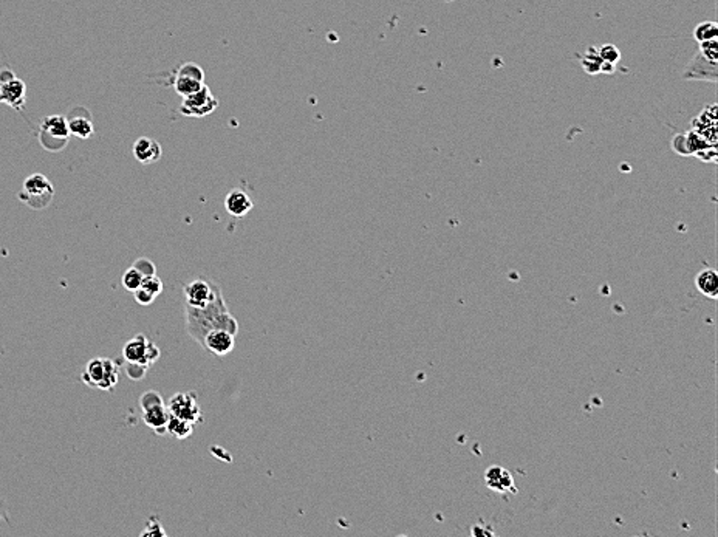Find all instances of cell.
<instances>
[{
  "mask_svg": "<svg viewBox=\"0 0 718 537\" xmlns=\"http://www.w3.org/2000/svg\"><path fill=\"white\" fill-rule=\"evenodd\" d=\"M6 520L8 522V505H6V502L4 500L2 497H0V522Z\"/></svg>",
  "mask_w": 718,
  "mask_h": 537,
  "instance_id": "d590c367",
  "label": "cell"
},
{
  "mask_svg": "<svg viewBox=\"0 0 718 537\" xmlns=\"http://www.w3.org/2000/svg\"><path fill=\"white\" fill-rule=\"evenodd\" d=\"M602 65V58L598 51V47H588L582 56H580V67L587 75H599Z\"/></svg>",
  "mask_w": 718,
  "mask_h": 537,
  "instance_id": "ffe728a7",
  "label": "cell"
},
{
  "mask_svg": "<svg viewBox=\"0 0 718 537\" xmlns=\"http://www.w3.org/2000/svg\"><path fill=\"white\" fill-rule=\"evenodd\" d=\"M169 417H171V413H169V410H167V406H164V404H158V406H154V408L143 410V421L146 423V426H149L152 431H155L158 435L167 434L166 426H167V421H169Z\"/></svg>",
  "mask_w": 718,
  "mask_h": 537,
  "instance_id": "9a60e30c",
  "label": "cell"
},
{
  "mask_svg": "<svg viewBox=\"0 0 718 537\" xmlns=\"http://www.w3.org/2000/svg\"><path fill=\"white\" fill-rule=\"evenodd\" d=\"M19 200L30 209H47L55 198V186L44 174L28 175L19 193Z\"/></svg>",
  "mask_w": 718,
  "mask_h": 537,
  "instance_id": "7a4b0ae2",
  "label": "cell"
},
{
  "mask_svg": "<svg viewBox=\"0 0 718 537\" xmlns=\"http://www.w3.org/2000/svg\"><path fill=\"white\" fill-rule=\"evenodd\" d=\"M220 285L217 282L208 278H197L192 282L183 285V295H185V304L195 306V309H203L209 305L217 293L220 291Z\"/></svg>",
  "mask_w": 718,
  "mask_h": 537,
  "instance_id": "5b68a950",
  "label": "cell"
},
{
  "mask_svg": "<svg viewBox=\"0 0 718 537\" xmlns=\"http://www.w3.org/2000/svg\"><path fill=\"white\" fill-rule=\"evenodd\" d=\"M686 143H687V150H689V155L695 157L697 153L705 149L706 145H709V143L703 138L701 135H698L695 130H689V132H686Z\"/></svg>",
  "mask_w": 718,
  "mask_h": 537,
  "instance_id": "cb8c5ba5",
  "label": "cell"
},
{
  "mask_svg": "<svg viewBox=\"0 0 718 537\" xmlns=\"http://www.w3.org/2000/svg\"><path fill=\"white\" fill-rule=\"evenodd\" d=\"M84 384L91 389L112 390L118 384L119 369L117 361L109 358H93L84 367L81 373Z\"/></svg>",
  "mask_w": 718,
  "mask_h": 537,
  "instance_id": "3957f363",
  "label": "cell"
},
{
  "mask_svg": "<svg viewBox=\"0 0 718 537\" xmlns=\"http://www.w3.org/2000/svg\"><path fill=\"white\" fill-rule=\"evenodd\" d=\"M163 150L158 141L148 136H141L133 143V157L141 164H154L162 158Z\"/></svg>",
  "mask_w": 718,
  "mask_h": 537,
  "instance_id": "5bb4252c",
  "label": "cell"
},
{
  "mask_svg": "<svg viewBox=\"0 0 718 537\" xmlns=\"http://www.w3.org/2000/svg\"><path fill=\"white\" fill-rule=\"evenodd\" d=\"M148 367L146 365H141L138 363H126V373L127 377L133 380V381H140L143 380L144 377H146L148 373Z\"/></svg>",
  "mask_w": 718,
  "mask_h": 537,
  "instance_id": "1f68e13d",
  "label": "cell"
},
{
  "mask_svg": "<svg viewBox=\"0 0 718 537\" xmlns=\"http://www.w3.org/2000/svg\"><path fill=\"white\" fill-rule=\"evenodd\" d=\"M254 208V203L251 200V197L242 189H233L229 190L228 195L225 197V209L228 211L229 216L235 219H242L248 216V212Z\"/></svg>",
  "mask_w": 718,
  "mask_h": 537,
  "instance_id": "4fadbf2b",
  "label": "cell"
},
{
  "mask_svg": "<svg viewBox=\"0 0 718 537\" xmlns=\"http://www.w3.org/2000/svg\"><path fill=\"white\" fill-rule=\"evenodd\" d=\"M700 53L709 60L718 63V39H710L700 42Z\"/></svg>",
  "mask_w": 718,
  "mask_h": 537,
  "instance_id": "f546056e",
  "label": "cell"
},
{
  "mask_svg": "<svg viewBox=\"0 0 718 537\" xmlns=\"http://www.w3.org/2000/svg\"><path fill=\"white\" fill-rule=\"evenodd\" d=\"M203 86H204L203 81H198L195 78H190V76H188V75L175 72L174 89L181 98H186L189 95L195 93V91L200 90Z\"/></svg>",
  "mask_w": 718,
  "mask_h": 537,
  "instance_id": "d6986e66",
  "label": "cell"
},
{
  "mask_svg": "<svg viewBox=\"0 0 718 537\" xmlns=\"http://www.w3.org/2000/svg\"><path fill=\"white\" fill-rule=\"evenodd\" d=\"M140 288H144L146 291H149L150 295H154L155 297H158L159 295L163 293V282H162V279L158 278L157 274H154V276H149V278H144Z\"/></svg>",
  "mask_w": 718,
  "mask_h": 537,
  "instance_id": "83f0119b",
  "label": "cell"
},
{
  "mask_svg": "<svg viewBox=\"0 0 718 537\" xmlns=\"http://www.w3.org/2000/svg\"><path fill=\"white\" fill-rule=\"evenodd\" d=\"M141 536L143 537H146V536H149V537H166L167 533L164 531L162 522L158 520V517L157 516H152L148 520L146 526H144V529L141 531Z\"/></svg>",
  "mask_w": 718,
  "mask_h": 537,
  "instance_id": "d4e9b609",
  "label": "cell"
},
{
  "mask_svg": "<svg viewBox=\"0 0 718 537\" xmlns=\"http://www.w3.org/2000/svg\"><path fill=\"white\" fill-rule=\"evenodd\" d=\"M598 51H599L602 60H606V63L618 64L621 60V51L615 44H604L602 47L598 48Z\"/></svg>",
  "mask_w": 718,
  "mask_h": 537,
  "instance_id": "484cf974",
  "label": "cell"
},
{
  "mask_svg": "<svg viewBox=\"0 0 718 537\" xmlns=\"http://www.w3.org/2000/svg\"><path fill=\"white\" fill-rule=\"evenodd\" d=\"M681 78L684 81H705L715 84L718 79V63L709 60L698 51L686 65Z\"/></svg>",
  "mask_w": 718,
  "mask_h": 537,
  "instance_id": "ba28073f",
  "label": "cell"
},
{
  "mask_svg": "<svg viewBox=\"0 0 718 537\" xmlns=\"http://www.w3.org/2000/svg\"><path fill=\"white\" fill-rule=\"evenodd\" d=\"M693 39L700 42L710 41V39H718V24L714 20H706L701 22L697 27L693 28Z\"/></svg>",
  "mask_w": 718,
  "mask_h": 537,
  "instance_id": "7402d4cb",
  "label": "cell"
},
{
  "mask_svg": "<svg viewBox=\"0 0 718 537\" xmlns=\"http://www.w3.org/2000/svg\"><path fill=\"white\" fill-rule=\"evenodd\" d=\"M68 122V130H70V135H74L79 140H89L95 132L93 122L89 117V112L86 115H76L74 117L67 118Z\"/></svg>",
  "mask_w": 718,
  "mask_h": 537,
  "instance_id": "ac0fdd59",
  "label": "cell"
},
{
  "mask_svg": "<svg viewBox=\"0 0 718 537\" xmlns=\"http://www.w3.org/2000/svg\"><path fill=\"white\" fill-rule=\"evenodd\" d=\"M485 483L486 486L490 488L494 493L499 494H516L517 488L513 479V474H511L507 467L503 466H490L485 471Z\"/></svg>",
  "mask_w": 718,
  "mask_h": 537,
  "instance_id": "30bf717a",
  "label": "cell"
},
{
  "mask_svg": "<svg viewBox=\"0 0 718 537\" xmlns=\"http://www.w3.org/2000/svg\"><path fill=\"white\" fill-rule=\"evenodd\" d=\"M717 155H718L717 144H709L705 149H701L695 157H698L701 161H705V163H715Z\"/></svg>",
  "mask_w": 718,
  "mask_h": 537,
  "instance_id": "836d02e7",
  "label": "cell"
},
{
  "mask_svg": "<svg viewBox=\"0 0 718 537\" xmlns=\"http://www.w3.org/2000/svg\"><path fill=\"white\" fill-rule=\"evenodd\" d=\"M194 426L195 425L190 423V421H186V420H181V418H177V417L171 415L169 421H167L166 431H167V434L174 435L175 439L185 440V439H189V436L192 435Z\"/></svg>",
  "mask_w": 718,
  "mask_h": 537,
  "instance_id": "44dd1931",
  "label": "cell"
},
{
  "mask_svg": "<svg viewBox=\"0 0 718 537\" xmlns=\"http://www.w3.org/2000/svg\"><path fill=\"white\" fill-rule=\"evenodd\" d=\"M159 356H162V350H159V347L154 341L149 339L148 347H146V353H144V358H143L141 364L146 365L148 369H150V367L158 361Z\"/></svg>",
  "mask_w": 718,
  "mask_h": 537,
  "instance_id": "4316f807",
  "label": "cell"
},
{
  "mask_svg": "<svg viewBox=\"0 0 718 537\" xmlns=\"http://www.w3.org/2000/svg\"><path fill=\"white\" fill-rule=\"evenodd\" d=\"M0 101L8 104L16 110H22L27 101V86L25 82L16 78L0 82Z\"/></svg>",
  "mask_w": 718,
  "mask_h": 537,
  "instance_id": "8fae6325",
  "label": "cell"
},
{
  "mask_svg": "<svg viewBox=\"0 0 718 537\" xmlns=\"http://www.w3.org/2000/svg\"><path fill=\"white\" fill-rule=\"evenodd\" d=\"M616 72V64H612V63H606V60H602V65H601V73L604 75H613Z\"/></svg>",
  "mask_w": 718,
  "mask_h": 537,
  "instance_id": "8d00e7d4",
  "label": "cell"
},
{
  "mask_svg": "<svg viewBox=\"0 0 718 537\" xmlns=\"http://www.w3.org/2000/svg\"><path fill=\"white\" fill-rule=\"evenodd\" d=\"M672 149H674L678 155L681 157H691L689 150H687V143H686V134H677L672 138Z\"/></svg>",
  "mask_w": 718,
  "mask_h": 537,
  "instance_id": "d6a6232c",
  "label": "cell"
},
{
  "mask_svg": "<svg viewBox=\"0 0 718 537\" xmlns=\"http://www.w3.org/2000/svg\"><path fill=\"white\" fill-rule=\"evenodd\" d=\"M218 107V99L212 95L211 89L204 86L195 91V93L183 98V104L180 107V112L185 115V117L190 118H203L208 117L214 110Z\"/></svg>",
  "mask_w": 718,
  "mask_h": 537,
  "instance_id": "8992f818",
  "label": "cell"
},
{
  "mask_svg": "<svg viewBox=\"0 0 718 537\" xmlns=\"http://www.w3.org/2000/svg\"><path fill=\"white\" fill-rule=\"evenodd\" d=\"M185 327L186 333L200 347L203 345L206 333L211 332V330L221 328L233 333L234 336L239 333V322L233 316L231 311L228 310L221 290L217 293L216 299L209 305L203 306V309H195V306L185 304Z\"/></svg>",
  "mask_w": 718,
  "mask_h": 537,
  "instance_id": "6da1fadb",
  "label": "cell"
},
{
  "mask_svg": "<svg viewBox=\"0 0 718 537\" xmlns=\"http://www.w3.org/2000/svg\"><path fill=\"white\" fill-rule=\"evenodd\" d=\"M133 296H135L136 304L144 305V306L152 305V304L155 302V299H157L154 295H150L149 291H146L144 288H138L136 291H133Z\"/></svg>",
  "mask_w": 718,
  "mask_h": 537,
  "instance_id": "e575fe53",
  "label": "cell"
},
{
  "mask_svg": "<svg viewBox=\"0 0 718 537\" xmlns=\"http://www.w3.org/2000/svg\"><path fill=\"white\" fill-rule=\"evenodd\" d=\"M132 266H133V268H136V270H138V271L144 276V278H149V276H154V274H157L155 264L152 262V260H150V259H148V257H140V259H136Z\"/></svg>",
  "mask_w": 718,
  "mask_h": 537,
  "instance_id": "4dcf8cb0",
  "label": "cell"
},
{
  "mask_svg": "<svg viewBox=\"0 0 718 537\" xmlns=\"http://www.w3.org/2000/svg\"><path fill=\"white\" fill-rule=\"evenodd\" d=\"M167 410L171 415L190 421L194 425L202 421V409L194 392H178L171 396L169 403H167Z\"/></svg>",
  "mask_w": 718,
  "mask_h": 537,
  "instance_id": "52a82bcc",
  "label": "cell"
},
{
  "mask_svg": "<svg viewBox=\"0 0 718 537\" xmlns=\"http://www.w3.org/2000/svg\"><path fill=\"white\" fill-rule=\"evenodd\" d=\"M148 342H149L148 336H144L141 333L133 336L132 339H129L124 344V347H123L124 363H138V364H141L143 358H144V353H146Z\"/></svg>",
  "mask_w": 718,
  "mask_h": 537,
  "instance_id": "e0dca14e",
  "label": "cell"
},
{
  "mask_svg": "<svg viewBox=\"0 0 718 537\" xmlns=\"http://www.w3.org/2000/svg\"><path fill=\"white\" fill-rule=\"evenodd\" d=\"M158 404H164V403H163L162 395H159L157 390H149V392H144L140 398L141 410L154 408V406H158Z\"/></svg>",
  "mask_w": 718,
  "mask_h": 537,
  "instance_id": "f1b7e54d",
  "label": "cell"
},
{
  "mask_svg": "<svg viewBox=\"0 0 718 537\" xmlns=\"http://www.w3.org/2000/svg\"><path fill=\"white\" fill-rule=\"evenodd\" d=\"M0 103H2V101H0Z\"/></svg>",
  "mask_w": 718,
  "mask_h": 537,
  "instance_id": "74e56055",
  "label": "cell"
},
{
  "mask_svg": "<svg viewBox=\"0 0 718 537\" xmlns=\"http://www.w3.org/2000/svg\"><path fill=\"white\" fill-rule=\"evenodd\" d=\"M143 280H144V276L133 266L129 268V270L123 274V279H121V282H123V287L127 291H131V293H133V291H136L141 287Z\"/></svg>",
  "mask_w": 718,
  "mask_h": 537,
  "instance_id": "603a6c76",
  "label": "cell"
},
{
  "mask_svg": "<svg viewBox=\"0 0 718 537\" xmlns=\"http://www.w3.org/2000/svg\"><path fill=\"white\" fill-rule=\"evenodd\" d=\"M692 130L701 135L709 144H717V104L707 105L697 118L692 119Z\"/></svg>",
  "mask_w": 718,
  "mask_h": 537,
  "instance_id": "7c38bea8",
  "label": "cell"
},
{
  "mask_svg": "<svg viewBox=\"0 0 718 537\" xmlns=\"http://www.w3.org/2000/svg\"><path fill=\"white\" fill-rule=\"evenodd\" d=\"M68 138H70V130H68L65 117L51 115L44 118L39 129V141L44 149L50 152L63 150L68 143Z\"/></svg>",
  "mask_w": 718,
  "mask_h": 537,
  "instance_id": "277c9868",
  "label": "cell"
},
{
  "mask_svg": "<svg viewBox=\"0 0 718 537\" xmlns=\"http://www.w3.org/2000/svg\"><path fill=\"white\" fill-rule=\"evenodd\" d=\"M202 347L206 351H209L214 356L223 358V356L229 355V353H231L233 349L235 347V336L233 333L226 332V330H221V328L211 330V332L206 333Z\"/></svg>",
  "mask_w": 718,
  "mask_h": 537,
  "instance_id": "9c48e42d",
  "label": "cell"
},
{
  "mask_svg": "<svg viewBox=\"0 0 718 537\" xmlns=\"http://www.w3.org/2000/svg\"><path fill=\"white\" fill-rule=\"evenodd\" d=\"M695 285H697L698 291L709 299H717L718 297V274L714 268H705L697 274V279H695Z\"/></svg>",
  "mask_w": 718,
  "mask_h": 537,
  "instance_id": "2e32d148",
  "label": "cell"
}]
</instances>
